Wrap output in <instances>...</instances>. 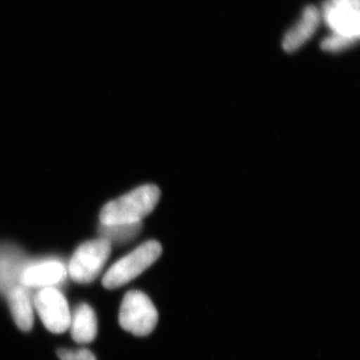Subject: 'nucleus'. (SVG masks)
Returning <instances> with one entry per match:
<instances>
[{"instance_id":"nucleus-1","label":"nucleus","mask_w":360,"mask_h":360,"mask_svg":"<svg viewBox=\"0 0 360 360\" xmlns=\"http://www.w3.org/2000/svg\"><path fill=\"white\" fill-rule=\"evenodd\" d=\"M160 198V191L158 186H142L108 202L101 210L99 219L103 224L142 222V219L155 210Z\"/></svg>"},{"instance_id":"nucleus-2","label":"nucleus","mask_w":360,"mask_h":360,"mask_svg":"<svg viewBox=\"0 0 360 360\" xmlns=\"http://www.w3.org/2000/svg\"><path fill=\"white\" fill-rule=\"evenodd\" d=\"M162 248L155 240L139 245L127 257L116 262L103 277V284L108 290H115L134 281L160 257Z\"/></svg>"},{"instance_id":"nucleus-3","label":"nucleus","mask_w":360,"mask_h":360,"mask_svg":"<svg viewBox=\"0 0 360 360\" xmlns=\"http://www.w3.org/2000/svg\"><path fill=\"white\" fill-rule=\"evenodd\" d=\"M158 321V310L148 295L137 290L125 295L120 312V323L124 330L146 336L155 330Z\"/></svg>"},{"instance_id":"nucleus-4","label":"nucleus","mask_w":360,"mask_h":360,"mask_svg":"<svg viewBox=\"0 0 360 360\" xmlns=\"http://www.w3.org/2000/svg\"><path fill=\"white\" fill-rule=\"evenodd\" d=\"M110 252L111 243L103 238L87 241L80 245L68 266L71 278L78 283H92L101 274Z\"/></svg>"},{"instance_id":"nucleus-5","label":"nucleus","mask_w":360,"mask_h":360,"mask_svg":"<svg viewBox=\"0 0 360 360\" xmlns=\"http://www.w3.org/2000/svg\"><path fill=\"white\" fill-rule=\"evenodd\" d=\"M319 13L333 34L359 41L360 0H326Z\"/></svg>"},{"instance_id":"nucleus-6","label":"nucleus","mask_w":360,"mask_h":360,"mask_svg":"<svg viewBox=\"0 0 360 360\" xmlns=\"http://www.w3.org/2000/svg\"><path fill=\"white\" fill-rule=\"evenodd\" d=\"M35 309L45 328L53 333L70 328L71 314L68 303L60 291L54 288H42L34 298Z\"/></svg>"},{"instance_id":"nucleus-7","label":"nucleus","mask_w":360,"mask_h":360,"mask_svg":"<svg viewBox=\"0 0 360 360\" xmlns=\"http://www.w3.org/2000/svg\"><path fill=\"white\" fill-rule=\"evenodd\" d=\"M66 276L65 265L56 260H47L27 265L20 277V284L25 288H52L63 283Z\"/></svg>"},{"instance_id":"nucleus-8","label":"nucleus","mask_w":360,"mask_h":360,"mask_svg":"<svg viewBox=\"0 0 360 360\" xmlns=\"http://www.w3.org/2000/svg\"><path fill=\"white\" fill-rule=\"evenodd\" d=\"M321 22L319 9L314 6L305 7L300 20L284 35V51L291 53L300 49L314 34Z\"/></svg>"},{"instance_id":"nucleus-9","label":"nucleus","mask_w":360,"mask_h":360,"mask_svg":"<svg viewBox=\"0 0 360 360\" xmlns=\"http://www.w3.org/2000/svg\"><path fill=\"white\" fill-rule=\"evenodd\" d=\"M27 266L21 251L9 245L0 246V292L21 285L20 277Z\"/></svg>"},{"instance_id":"nucleus-10","label":"nucleus","mask_w":360,"mask_h":360,"mask_svg":"<svg viewBox=\"0 0 360 360\" xmlns=\"http://www.w3.org/2000/svg\"><path fill=\"white\" fill-rule=\"evenodd\" d=\"M11 314L18 328L30 331L33 326V309L32 298L27 288L18 285L7 292Z\"/></svg>"},{"instance_id":"nucleus-11","label":"nucleus","mask_w":360,"mask_h":360,"mask_svg":"<svg viewBox=\"0 0 360 360\" xmlns=\"http://www.w3.org/2000/svg\"><path fill=\"white\" fill-rule=\"evenodd\" d=\"M70 328L73 340L80 345L91 342L97 335L96 314L87 304H82L71 316Z\"/></svg>"},{"instance_id":"nucleus-12","label":"nucleus","mask_w":360,"mask_h":360,"mask_svg":"<svg viewBox=\"0 0 360 360\" xmlns=\"http://www.w3.org/2000/svg\"><path fill=\"white\" fill-rule=\"evenodd\" d=\"M142 222L134 224H103L99 227L101 238L110 241V243L123 245L129 243L141 233Z\"/></svg>"},{"instance_id":"nucleus-13","label":"nucleus","mask_w":360,"mask_h":360,"mask_svg":"<svg viewBox=\"0 0 360 360\" xmlns=\"http://www.w3.org/2000/svg\"><path fill=\"white\" fill-rule=\"evenodd\" d=\"M356 42V40L347 39V37L330 33L326 39L322 40L321 49L322 51L335 53V52L343 51L345 49L354 46Z\"/></svg>"},{"instance_id":"nucleus-14","label":"nucleus","mask_w":360,"mask_h":360,"mask_svg":"<svg viewBox=\"0 0 360 360\" xmlns=\"http://www.w3.org/2000/svg\"><path fill=\"white\" fill-rule=\"evenodd\" d=\"M58 356L60 360H96V356L87 349H60Z\"/></svg>"}]
</instances>
